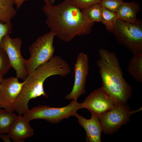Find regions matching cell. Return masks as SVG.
<instances>
[{"label": "cell", "instance_id": "cell-1", "mask_svg": "<svg viewBox=\"0 0 142 142\" xmlns=\"http://www.w3.org/2000/svg\"><path fill=\"white\" fill-rule=\"evenodd\" d=\"M42 10L50 31L65 42L70 41L76 36L89 33L94 24L68 0L56 5L45 2Z\"/></svg>", "mask_w": 142, "mask_h": 142}, {"label": "cell", "instance_id": "cell-2", "mask_svg": "<svg viewBox=\"0 0 142 142\" xmlns=\"http://www.w3.org/2000/svg\"><path fill=\"white\" fill-rule=\"evenodd\" d=\"M97 61L102 78V87L116 104H126L130 98L131 86L123 78L115 54L104 49L99 50Z\"/></svg>", "mask_w": 142, "mask_h": 142}, {"label": "cell", "instance_id": "cell-3", "mask_svg": "<svg viewBox=\"0 0 142 142\" xmlns=\"http://www.w3.org/2000/svg\"><path fill=\"white\" fill-rule=\"evenodd\" d=\"M71 72L70 66L64 59L59 55L54 56L28 74L22 87L21 94L28 100L41 96L47 98L48 96L43 87L45 80L55 75L65 77Z\"/></svg>", "mask_w": 142, "mask_h": 142}, {"label": "cell", "instance_id": "cell-4", "mask_svg": "<svg viewBox=\"0 0 142 142\" xmlns=\"http://www.w3.org/2000/svg\"><path fill=\"white\" fill-rule=\"evenodd\" d=\"M55 36L54 33L50 31L38 38L29 47L30 57L24 60L28 74L53 56L55 49L53 43Z\"/></svg>", "mask_w": 142, "mask_h": 142}, {"label": "cell", "instance_id": "cell-5", "mask_svg": "<svg viewBox=\"0 0 142 142\" xmlns=\"http://www.w3.org/2000/svg\"><path fill=\"white\" fill-rule=\"evenodd\" d=\"M82 108H83L82 103L72 100L69 104L62 107H53L44 105L33 107L23 116L29 121L39 119L55 123L70 116H75L77 111Z\"/></svg>", "mask_w": 142, "mask_h": 142}, {"label": "cell", "instance_id": "cell-6", "mask_svg": "<svg viewBox=\"0 0 142 142\" xmlns=\"http://www.w3.org/2000/svg\"><path fill=\"white\" fill-rule=\"evenodd\" d=\"M142 109L141 107L138 109L131 110L126 104L116 105L99 116L102 131L108 135L114 133L123 125L129 122L131 115Z\"/></svg>", "mask_w": 142, "mask_h": 142}, {"label": "cell", "instance_id": "cell-7", "mask_svg": "<svg viewBox=\"0 0 142 142\" xmlns=\"http://www.w3.org/2000/svg\"><path fill=\"white\" fill-rule=\"evenodd\" d=\"M134 54L142 52V28L133 24L118 19L115 27L110 31Z\"/></svg>", "mask_w": 142, "mask_h": 142}, {"label": "cell", "instance_id": "cell-8", "mask_svg": "<svg viewBox=\"0 0 142 142\" xmlns=\"http://www.w3.org/2000/svg\"><path fill=\"white\" fill-rule=\"evenodd\" d=\"M22 41L19 37L11 38L9 34L3 38L1 47L6 53L11 67L16 71L17 77L25 80L28 73L25 67L24 60L22 55L21 48Z\"/></svg>", "mask_w": 142, "mask_h": 142}, {"label": "cell", "instance_id": "cell-9", "mask_svg": "<svg viewBox=\"0 0 142 142\" xmlns=\"http://www.w3.org/2000/svg\"><path fill=\"white\" fill-rule=\"evenodd\" d=\"M89 61L86 54L81 52L78 55L74 68V84L71 91L65 96V99L77 101L79 97L85 93L86 78L89 73Z\"/></svg>", "mask_w": 142, "mask_h": 142}, {"label": "cell", "instance_id": "cell-10", "mask_svg": "<svg viewBox=\"0 0 142 142\" xmlns=\"http://www.w3.org/2000/svg\"><path fill=\"white\" fill-rule=\"evenodd\" d=\"M25 80L20 82L17 77L3 79L1 84V108L14 112L17 98L20 94Z\"/></svg>", "mask_w": 142, "mask_h": 142}, {"label": "cell", "instance_id": "cell-11", "mask_svg": "<svg viewBox=\"0 0 142 142\" xmlns=\"http://www.w3.org/2000/svg\"><path fill=\"white\" fill-rule=\"evenodd\" d=\"M82 104L83 108L98 117L117 105L102 87L92 92Z\"/></svg>", "mask_w": 142, "mask_h": 142}, {"label": "cell", "instance_id": "cell-12", "mask_svg": "<svg viewBox=\"0 0 142 142\" xmlns=\"http://www.w3.org/2000/svg\"><path fill=\"white\" fill-rule=\"evenodd\" d=\"M91 118L88 119L78 113L77 118L79 124L86 132V139L88 142H100L102 128L98 116L92 113Z\"/></svg>", "mask_w": 142, "mask_h": 142}, {"label": "cell", "instance_id": "cell-13", "mask_svg": "<svg viewBox=\"0 0 142 142\" xmlns=\"http://www.w3.org/2000/svg\"><path fill=\"white\" fill-rule=\"evenodd\" d=\"M29 121L23 116L17 115L8 134L11 140L15 142H22L34 135Z\"/></svg>", "mask_w": 142, "mask_h": 142}, {"label": "cell", "instance_id": "cell-14", "mask_svg": "<svg viewBox=\"0 0 142 142\" xmlns=\"http://www.w3.org/2000/svg\"><path fill=\"white\" fill-rule=\"evenodd\" d=\"M139 9L138 5L135 2H124L116 13L118 19L133 24L139 23L136 15Z\"/></svg>", "mask_w": 142, "mask_h": 142}, {"label": "cell", "instance_id": "cell-15", "mask_svg": "<svg viewBox=\"0 0 142 142\" xmlns=\"http://www.w3.org/2000/svg\"><path fill=\"white\" fill-rule=\"evenodd\" d=\"M129 73L137 81L142 82V53L134 54L128 67Z\"/></svg>", "mask_w": 142, "mask_h": 142}, {"label": "cell", "instance_id": "cell-16", "mask_svg": "<svg viewBox=\"0 0 142 142\" xmlns=\"http://www.w3.org/2000/svg\"><path fill=\"white\" fill-rule=\"evenodd\" d=\"M14 0H0V21L3 22L11 21L16 16L17 11L14 7Z\"/></svg>", "mask_w": 142, "mask_h": 142}, {"label": "cell", "instance_id": "cell-17", "mask_svg": "<svg viewBox=\"0 0 142 142\" xmlns=\"http://www.w3.org/2000/svg\"><path fill=\"white\" fill-rule=\"evenodd\" d=\"M17 116L13 112L0 109V134L8 133Z\"/></svg>", "mask_w": 142, "mask_h": 142}, {"label": "cell", "instance_id": "cell-18", "mask_svg": "<svg viewBox=\"0 0 142 142\" xmlns=\"http://www.w3.org/2000/svg\"><path fill=\"white\" fill-rule=\"evenodd\" d=\"M102 7L99 4L92 5L81 10L87 20L90 23L101 22Z\"/></svg>", "mask_w": 142, "mask_h": 142}, {"label": "cell", "instance_id": "cell-19", "mask_svg": "<svg viewBox=\"0 0 142 142\" xmlns=\"http://www.w3.org/2000/svg\"><path fill=\"white\" fill-rule=\"evenodd\" d=\"M118 19L116 13L102 7L101 22L107 30L110 31L115 28Z\"/></svg>", "mask_w": 142, "mask_h": 142}, {"label": "cell", "instance_id": "cell-20", "mask_svg": "<svg viewBox=\"0 0 142 142\" xmlns=\"http://www.w3.org/2000/svg\"><path fill=\"white\" fill-rule=\"evenodd\" d=\"M11 67L8 55L0 47V74L3 76L7 74Z\"/></svg>", "mask_w": 142, "mask_h": 142}, {"label": "cell", "instance_id": "cell-21", "mask_svg": "<svg viewBox=\"0 0 142 142\" xmlns=\"http://www.w3.org/2000/svg\"><path fill=\"white\" fill-rule=\"evenodd\" d=\"M123 2V0H102L99 4L102 7L116 13Z\"/></svg>", "mask_w": 142, "mask_h": 142}, {"label": "cell", "instance_id": "cell-22", "mask_svg": "<svg viewBox=\"0 0 142 142\" xmlns=\"http://www.w3.org/2000/svg\"><path fill=\"white\" fill-rule=\"evenodd\" d=\"M77 8L82 10L93 4H99L102 0H68Z\"/></svg>", "mask_w": 142, "mask_h": 142}, {"label": "cell", "instance_id": "cell-23", "mask_svg": "<svg viewBox=\"0 0 142 142\" xmlns=\"http://www.w3.org/2000/svg\"><path fill=\"white\" fill-rule=\"evenodd\" d=\"M12 26V23L11 21L4 23L0 21V47L3 38L10 33Z\"/></svg>", "mask_w": 142, "mask_h": 142}, {"label": "cell", "instance_id": "cell-24", "mask_svg": "<svg viewBox=\"0 0 142 142\" xmlns=\"http://www.w3.org/2000/svg\"><path fill=\"white\" fill-rule=\"evenodd\" d=\"M0 138L4 142H11V139L8 134H0Z\"/></svg>", "mask_w": 142, "mask_h": 142}, {"label": "cell", "instance_id": "cell-25", "mask_svg": "<svg viewBox=\"0 0 142 142\" xmlns=\"http://www.w3.org/2000/svg\"><path fill=\"white\" fill-rule=\"evenodd\" d=\"M29 0H14L17 10L19 9L23 3Z\"/></svg>", "mask_w": 142, "mask_h": 142}, {"label": "cell", "instance_id": "cell-26", "mask_svg": "<svg viewBox=\"0 0 142 142\" xmlns=\"http://www.w3.org/2000/svg\"><path fill=\"white\" fill-rule=\"evenodd\" d=\"M44 1V2H48L53 4L54 3L55 0H42Z\"/></svg>", "mask_w": 142, "mask_h": 142}, {"label": "cell", "instance_id": "cell-27", "mask_svg": "<svg viewBox=\"0 0 142 142\" xmlns=\"http://www.w3.org/2000/svg\"><path fill=\"white\" fill-rule=\"evenodd\" d=\"M3 75L0 74V84L2 82L3 78Z\"/></svg>", "mask_w": 142, "mask_h": 142}, {"label": "cell", "instance_id": "cell-28", "mask_svg": "<svg viewBox=\"0 0 142 142\" xmlns=\"http://www.w3.org/2000/svg\"><path fill=\"white\" fill-rule=\"evenodd\" d=\"M1 84H0V89H1Z\"/></svg>", "mask_w": 142, "mask_h": 142}, {"label": "cell", "instance_id": "cell-29", "mask_svg": "<svg viewBox=\"0 0 142 142\" xmlns=\"http://www.w3.org/2000/svg\"><path fill=\"white\" fill-rule=\"evenodd\" d=\"M0 108H1V105H0Z\"/></svg>", "mask_w": 142, "mask_h": 142}]
</instances>
